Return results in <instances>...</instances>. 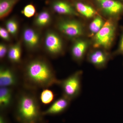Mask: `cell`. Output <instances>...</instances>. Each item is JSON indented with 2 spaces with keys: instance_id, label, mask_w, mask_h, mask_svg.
Instances as JSON below:
<instances>
[{
  "instance_id": "obj_5",
  "label": "cell",
  "mask_w": 123,
  "mask_h": 123,
  "mask_svg": "<svg viewBox=\"0 0 123 123\" xmlns=\"http://www.w3.org/2000/svg\"><path fill=\"white\" fill-rule=\"evenodd\" d=\"M57 28L62 34L69 37H77L83 34L81 24L76 20L60 21L57 24Z\"/></svg>"
},
{
  "instance_id": "obj_12",
  "label": "cell",
  "mask_w": 123,
  "mask_h": 123,
  "mask_svg": "<svg viewBox=\"0 0 123 123\" xmlns=\"http://www.w3.org/2000/svg\"><path fill=\"white\" fill-rule=\"evenodd\" d=\"M108 56L105 52L101 50H97L91 53L88 57L89 61L97 68H103L108 60Z\"/></svg>"
},
{
  "instance_id": "obj_25",
  "label": "cell",
  "mask_w": 123,
  "mask_h": 123,
  "mask_svg": "<svg viewBox=\"0 0 123 123\" xmlns=\"http://www.w3.org/2000/svg\"><path fill=\"white\" fill-rule=\"evenodd\" d=\"M119 52L121 54H123V35L121 38L119 48Z\"/></svg>"
},
{
  "instance_id": "obj_20",
  "label": "cell",
  "mask_w": 123,
  "mask_h": 123,
  "mask_svg": "<svg viewBox=\"0 0 123 123\" xmlns=\"http://www.w3.org/2000/svg\"><path fill=\"white\" fill-rule=\"evenodd\" d=\"M6 27L11 35L15 36L17 35L18 30V24L15 19L11 18L7 20L5 23Z\"/></svg>"
},
{
  "instance_id": "obj_16",
  "label": "cell",
  "mask_w": 123,
  "mask_h": 123,
  "mask_svg": "<svg viewBox=\"0 0 123 123\" xmlns=\"http://www.w3.org/2000/svg\"><path fill=\"white\" fill-rule=\"evenodd\" d=\"M19 0H0V18L7 17Z\"/></svg>"
},
{
  "instance_id": "obj_10",
  "label": "cell",
  "mask_w": 123,
  "mask_h": 123,
  "mask_svg": "<svg viewBox=\"0 0 123 123\" xmlns=\"http://www.w3.org/2000/svg\"><path fill=\"white\" fill-rule=\"evenodd\" d=\"M71 100L63 95L55 101L47 110L43 112V115H55L63 112L67 109Z\"/></svg>"
},
{
  "instance_id": "obj_9",
  "label": "cell",
  "mask_w": 123,
  "mask_h": 123,
  "mask_svg": "<svg viewBox=\"0 0 123 123\" xmlns=\"http://www.w3.org/2000/svg\"><path fill=\"white\" fill-rule=\"evenodd\" d=\"M17 78L15 74L11 69L1 67L0 69V87H9L16 85Z\"/></svg>"
},
{
  "instance_id": "obj_22",
  "label": "cell",
  "mask_w": 123,
  "mask_h": 123,
  "mask_svg": "<svg viewBox=\"0 0 123 123\" xmlns=\"http://www.w3.org/2000/svg\"><path fill=\"white\" fill-rule=\"evenodd\" d=\"M36 9L34 6L31 4L27 5L22 11V13L27 18H30L33 17L35 14Z\"/></svg>"
},
{
  "instance_id": "obj_23",
  "label": "cell",
  "mask_w": 123,
  "mask_h": 123,
  "mask_svg": "<svg viewBox=\"0 0 123 123\" xmlns=\"http://www.w3.org/2000/svg\"><path fill=\"white\" fill-rule=\"evenodd\" d=\"M9 33L7 29L2 27H0V36L1 38L5 41L9 42L10 40Z\"/></svg>"
},
{
  "instance_id": "obj_8",
  "label": "cell",
  "mask_w": 123,
  "mask_h": 123,
  "mask_svg": "<svg viewBox=\"0 0 123 123\" xmlns=\"http://www.w3.org/2000/svg\"><path fill=\"white\" fill-rule=\"evenodd\" d=\"M22 37L25 45L29 49H35L39 45L40 39L39 34L32 28H25L23 32Z\"/></svg>"
},
{
  "instance_id": "obj_17",
  "label": "cell",
  "mask_w": 123,
  "mask_h": 123,
  "mask_svg": "<svg viewBox=\"0 0 123 123\" xmlns=\"http://www.w3.org/2000/svg\"><path fill=\"white\" fill-rule=\"evenodd\" d=\"M75 7L77 12L86 18H91L97 15V12L93 8L84 3L76 2Z\"/></svg>"
},
{
  "instance_id": "obj_15",
  "label": "cell",
  "mask_w": 123,
  "mask_h": 123,
  "mask_svg": "<svg viewBox=\"0 0 123 123\" xmlns=\"http://www.w3.org/2000/svg\"><path fill=\"white\" fill-rule=\"evenodd\" d=\"M7 55L9 60L13 63H18L20 62L22 55L21 43L18 42L10 47Z\"/></svg>"
},
{
  "instance_id": "obj_2",
  "label": "cell",
  "mask_w": 123,
  "mask_h": 123,
  "mask_svg": "<svg viewBox=\"0 0 123 123\" xmlns=\"http://www.w3.org/2000/svg\"><path fill=\"white\" fill-rule=\"evenodd\" d=\"M41 116L39 105L35 97L29 93L21 94L17 106L18 121L20 123H38Z\"/></svg>"
},
{
  "instance_id": "obj_11",
  "label": "cell",
  "mask_w": 123,
  "mask_h": 123,
  "mask_svg": "<svg viewBox=\"0 0 123 123\" xmlns=\"http://www.w3.org/2000/svg\"><path fill=\"white\" fill-rule=\"evenodd\" d=\"M52 8L56 12L63 15H76L78 14L74 9L68 2L58 0L53 2Z\"/></svg>"
},
{
  "instance_id": "obj_6",
  "label": "cell",
  "mask_w": 123,
  "mask_h": 123,
  "mask_svg": "<svg viewBox=\"0 0 123 123\" xmlns=\"http://www.w3.org/2000/svg\"><path fill=\"white\" fill-rule=\"evenodd\" d=\"M44 43L46 50L50 55H56L62 52L63 49L62 40L55 32L49 31L46 33Z\"/></svg>"
},
{
  "instance_id": "obj_3",
  "label": "cell",
  "mask_w": 123,
  "mask_h": 123,
  "mask_svg": "<svg viewBox=\"0 0 123 123\" xmlns=\"http://www.w3.org/2000/svg\"><path fill=\"white\" fill-rule=\"evenodd\" d=\"M81 70L75 72L66 79L60 80L63 92V95L72 100L77 97L81 90Z\"/></svg>"
},
{
  "instance_id": "obj_19",
  "label": "cell",
  "mask_w": 123,
  "mask_h": 123,
  "mask_svg": "<svg viewBox=\"0 0 123 123\" xmlns=\"http://www.w3.org/2000/svg\"><path fill=\"white\" fill-rule=\"evenodd\" d=\"M103 20L100 17H97L92 21L89 26L90 31L92 35H95L99 31L104 25Z\"/></svg>"
},
{
  "instance_id": "obj_4",
  "label": "cell",
  "mask_w": 123,
  "mask_h": 123,
  "mask_svg": "<svg viewBox=\"0 0 123 123\" xmlns=\"http://www.w3.org/2000/svg\"><path fill=\"white\" fill-rule=\"evenodd\" d=\"M115 31L114 23L111 20H108L101 30L95 35L94 47L106 49L110 48L114 40Z\"/></svg>"
},
{
  "instance_id": "obj_24",
  "label": "cell",
  "mask_w": 123,
  "mask_h": 123,
  "mask_svg": "<svg viewBox=\"0 0 123 123\" xmlns=\"http://www.w3.org/2000/svg\"><path fill=\"white\" fill-rule=\"evenodd\" d=\"M8 49L6 44L3 43L0 44V58L1 59L5 57L8 53Z\"/></svg>"
},
{
  "instance_id": "obj_13",
  "label": "cell",
  "mask_w": 123,
  "mask_h": 123,
  "mask_svg": "<svg viewBox=\"0 0 123 123\" xmlns=\"http://www.w3.org/2000/svg\"><path fill=\"white\" fill-rule=\"evenodd\" d=\"M87 47V43L84 40H79L75 42L71 50L73 58L78 61L81 60L85 55Z\"/></svg>"
},
{
  "instance_id": "obj_21",
  "label": "cell",
  "mask_w": 123,
  "mask_h": 123,
  "mask_svg": "<svg viewBox=\"0 0 123 123\" xmlns=\"http://www.w3.org/2000/svg\"><path fill=\"white\" fill-rule=\"evenodd\" d=\"M54 97L55 96L52 91L46 89L41 93L40 99L42 103L44 104H48L53 101Z\"/></svg>"
},
{
  "instance_id": "obj_26",
  "label": "cell",
  "mask_w": 123,
  "mask_h": 123,
  "mask_svg": "<svg viewBox=\"0 0 123 123\" xmlns=\"http://www.w3.org/2000/svg\"><path fill=\"white\" fill-rule=\"evenodd\" d=\"M0 123H6V121L4 118L2 116H0Z\"/></svg>"
},
{
  "instance_id": "obj_7",
  "label": "cell",
  "mask_w": 123,
  "mask_h": 123,
  "mask_svg": "<svg viewBox=\"0 0 123 123\" xmlns=\"http://www.w3.org/2000/svg\"><path fill=\"white\" fill-rule=\"evenodd\" d=\"M101 8L107 14L115 15L123 11V4L115 0H95Z\"/></svg>"
},
{
  "instance_id": "obj_14",
  "label": "cell",
  "mask_w": 123,
  "mask_h": 123,
  "mask_svg": "<svg viewBox=\"0 0 123 123\" xmlns=\"http://www.w3.org/2000/svg\"><path fill=\"white\" fill-rule=\"evenodd\" d=\"M12 98V93L9 87L0 88V107L2 109L7 108L10 105Z\"/></svg>"
},
{
  "instance_id": "obj_18",
  "label": "cell",
  "mask_w": 123,
  "mask_h": 123,
  "mask_svg": "<svg viewBox=\"0 0 123 123\" xmlns=\"http://www.w3.org/2000/svg\"><path fill=\"white\" fill-rule=\"evenodd\" d=\"M51 18L48 11L43 10L38 14L34 20V24L39 27H44L51 22Z\"/></svg>"
},
{
  "instance_id": "obj_1",
  "label": "cell",
  "mask_w": 123,
  "mask_h": 123,
  "mask_svg": "<svg viewBox=\"0 0 123 123\" xmlns=\"http://www.w3.org/2000/svg\"><path fill=\"white\" fill-rule=\"evenodd\" d=\"M24 77L29 84L40 88L59 84L60 81L48 63L39 59L33 60L27 64L25 69Z\"/></svg>"
}]
</instances>
